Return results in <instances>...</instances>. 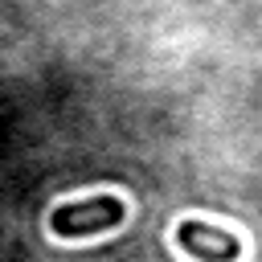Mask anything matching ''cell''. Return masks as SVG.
<instances>
[{
	"instance_id": "1",
	"label": "cell",
	"mask_w": 262,
	"mask_h": 262,
	"mask_svg": "<svg viewBox=\"0 0 262 262\" xmlns=\"http://www.w3.org/2000/svg\"><path fill=\"white\" fill-rule=\"evenodd\" d=\"M123 217H127V205L119 196L102 192V196H86V201H74V205L53 209L49 213V229L57 237H86V233L115 229Z\"/></svg>"
},
{
	"instance_id": "2",
	"label": "cell",
	"mask_w": 262,
	"mask_h": 262,
	"mask_svg": "<svg viewBox=\"0 0 262 262\" xmlns=\"http://www.w3.org/2000/svg\"><path fill=\"white\" fill-rule=\"evenodd\" d=\"M176 242L184 254L201 258V262H233L242 254V242L229 229H217L209 221H180L176 225Z\"/></svg>"
}]
</instances>
